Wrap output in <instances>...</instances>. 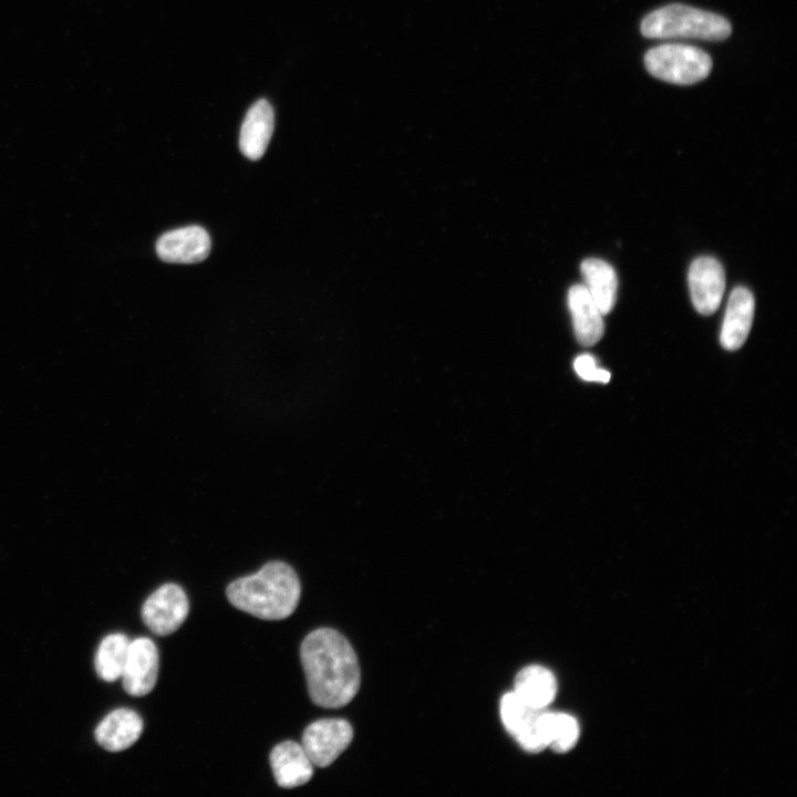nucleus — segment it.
<instances>
[{"label": "nucleus", "instance_id": "nucleus-1", "mask_svg": "<svg viewBox=\"0 0 797 797\" xmlns=\"http://www.w3.org/2000/svg\"><path fill=\"white\" fill-rule=\"evenodd\" d=\"M300 660L310 698L318 706L340 708L356 695L361 683L358 656L337 630L310 632L301 643Z\"/></svg>", "mask_w": 797, "mask_h": 797}, {"label": "nucleus", "instance_id": "nucleus-2", "mask_svg": "<svg viewBox=\"0 0 797 797\" xmlns=\"http://www.w3.org/2000/svg\"><path fill=\"white\" fill-rule=\"evenodd\" d=\"M237 609L262 620H283L296 610L301 584L294 569L283 561H270L258 572L239 578L226 589Z\"/></svg>", "mask_w": 797, "mask_h": 797}, {"label": "nucleus", "instance_id": "nucleus-3", "mask_svg": "<svg viewBox=\"0 0 797 797\" xmlns=\"http://www.w3.org/2000/svg\"><path fill=\"white\" fill-rule=\"evenodd\" d=\"M649 39H695L723 41L732 33L727 19L714 12L672 3L646 14L640 27Z\"/></svg>", "mask_w": 797, "mask_h": 797}, {"label": "nucleus", "instance_id": "nucleus-4", "mask_svg": "<svg viewBox=\"0 0 797 797\" xmlns=\"http://www.w3.org/2000/svg\"><path fill=\"white\" fill-rule=\"evenodd\" d=\"M644 65L652 76L661 81L691 85L707 77L712 70V59L697 46L665 43L646 51Z\"/></svg>", "mask_w": 797, "mask_h": 797}, {"label": "nucleus", "instance_id": "nucleus-5", "mask_svg": "<svg viewBox=\"0 0 797 797\" xmlns=\"http://www.w3.org/2000/svg\"><path fill=\"white\" fill-rule=\"evenodd\" d=\"M353 738L351 724L341 718H323L308 725L301 746L318 767L330 766L350 745Z\"/></svg>", "mask_w": 797, "mask_h": 797}, {"label": "nucleus", "instance_id": "nucleus-6", "mask_svg": "<svg viewBox=\"0 0 797 797\" xmlns=\"http://www.w3.org/2000/svg\"><path fill=\"white\" fill-rule=\"evenodd\" d=\"M189 603L183 588L166 583L156 589L142 607L144 624L156 635L177 631L188 615Z\"/></svg>", "mask_w": 797, "mask_h": 797}, {"label": "nucleus", "instance_id": "nucleus-7", "mask_svg": "<svg viewBox=\"0 0 797 797\" xmlns=\"http://www.w3.org/2000/svg\"><path fill=\"white\" fill-rule=\"evenodd\" d=\"M159 655L155 643L147 638H137L130 643L122 683L125 692L133 696L151 693L157 682Z\"/></svg>", "mask_w": 797, "mask_h": 797}, {"label": "nucleus", "instance_id": "nucleus-8", "mask_svg": "<svg viewBox=\"0 0 797 797\" xmlns=\"http://www.w3.org/2000/svg\"><path fill=\"white\" fill-rule=\"evenodd\" d=\"M689 287L697 312L714 313L725 290V273L720 261L706 256L696 258L689 270Z\"/></svg>", "mask_w": 797, "mask_h": 797}, {"label": "nucleus", "instance_id": "nucleus-9", "mask_svg": "<svg viewBox=\"0 0 797 797\" xmlns=\"http://www.w3.org/2000/svg\"><path fill=\"white\" fill-rule=\"evenodd\" d=\"M210 248L208 232L196 225L167 231L156 242L158 257L174 263L200 262L207 258Z\"/></svg>", "mask_w": 797, "mask_h": 797}, {"label": "nucleus", "instance_id": "nucleus-10", "mask_svg": "<svg viewBox=\"0 0 797 797\" xmlns=\"http://www.w3.org/2000/svg\"><path fill=\"white\" fill-rule=\"evenodd\" d=\"M269 760L273 777L282 788L304 785L313 775V764L303 747L292 741H286L275 746Z\"/></svg>", "mask_w": 797, "mask_h": 797}, {"label": "nucleus", "instance_id": "nucleus-11", "mask_svg": "<svg viewBox=\"0 0 797 797\" xmlns=\"http://www.w3.org/2000/svg\"><path fill=\"white\" fill-rule=\"evenodd\" d=\"M755 301L752 292L744 288H735L729 296L721 330V344L734 351L746 341L754 318Z\"/></svg>", "mask_w": 797, "mask_h": 797}, {"label": "nucleus", "instance_id": "nucleus-12", "mask_svg": "<svg viewBox=\"0 0 797 797\" xmlns=\"http://www.w3.org/2000/svg\"><path fill=\"white\" fill-rule=\"evenodd\" d=\"M143 732L142 717L133 710L117 708L107 714L96 726L97 744L108 752H122L131 747Z\"/></svg>", "mask_w": 797, "mask_h": 797}, {"label": "nucleus", "instance_id": "nucleus-13", "mask_svg": "<svg viewBox=\"0 0 797 797\" xmlns=\"http://www.w3.org/2000/svg\"><path fill=\"white\" fill-rule=\"evenodd\" d=\"M275 125L273 110L270 103L261 99L248 110L241 125L239 147L251 161L259 159L266 152Z\"/></svg>", "mask_w": 797, "mask_h": 797}, {"label": "nucleus", "instance_id": "nucleus-14", "mask_svg": "<svg viewBox=\"0 0 797 797\" xmlns=\"http://www.w3.org/2000/svg\"><path fill=\"white\" fill-rule=\"evenodd\" d=\"M568 306L578 342L586 346L596 344L604 332L603 314L583 284L570 288Z\"/></svg>", "mask_w": 797, "mask_h": 797}, {"label": "nucleus", "instance_id": "nucleus-15", "mask_svg": "<svg viewBox=\"0 0 797 797\" xmlns=\"http://www.w3.org/2000/svg\"><path fill=\"white\" fill-rule=\"evenodd\" d=\"M514 693L530 707L546 710L556 697L557 681L547 667L528 665L517 673Z\"/></svg>", "mask_w": 797, "mask_h": 797}, {"label": "nucleus", "instance_id": "nucleus-16", "mask_svg": "<svg viewBox=\"0 0 797 797\" xmlns=\"http://www.w3.org/2000/svg\"><path fill=\"white\" fill-rule=\"evenodd\" d=\"M583 286L601 313L608 314L614 307L618 291V278L614 269L604 260L589 258L582 261Z\"/></svg>", "mask_w": 797, "mask_h": 797}, {"label": "nucleus", "instance_id": "nucleus-17", "mask_svg": "<svg viewBox=\"0 0 797 797\" xmlns=\"http://www.w3.org/2000/svg\"><path fill=\"white\" fill-rule=\"evenodd\" d=\"M131 641L123 633L106 635L100 643L94 665L97 675L105 682H114L122 676Z\"/></svg>", "mask_w": 797, "mask_h": 797}, {"label": "nucleus", "instance_id": "nucleus-18", "mask_svg": "<svg viewBox=\"0 0 797 797\" xmlns=\"http://www.w3.org/2000/svg\"><path fill=\"white\" fill-rule=\"evenodd\" d=\"M541 720L548 747L556 753H567L573 748L580 733L575 717L566 713H552L545 710Z\"/></svg>", "mask_w": 797, "mask_h": 797}, {"label": "nucleus", "instance_id": "nucleus-19", "mask_svg": "<svg viewBox=\"0 0 797 797\" xmlns=\"http://www.w3.org/2000/svg\"><path fill=\"white\" fill-rule=\"evenodd\" d=\"M499 708L504 727L515 739L530 729L539 713L544 711L530 707L514 691L501 697Z\"/></svg>", "mask_w": 797, "mask_h": 797}, {"label": "nucleus", "instance_id": "nucleus-20", "mask_svg": "<svg viewBox=\"0 0 797 797\" xmlns=\"http://www.w3.org/2000/svg\"><path fill=\"white\" fill-rule=\"evenodd\" d=\"M575 371L584 381L608 383L611 374L609 371L599 369L593 356L589 354L579 355L573 363Z\"/></svg>", "mask_w": 797, "mask_h": 797}]
</instances>
